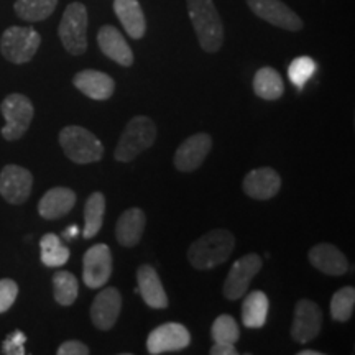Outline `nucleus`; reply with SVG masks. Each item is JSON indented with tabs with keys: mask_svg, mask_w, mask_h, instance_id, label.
Listing matches in <instances>:
<instances>
[{
	"mask_svg": "<svg viewBox=\"0 0 355 355\" xmlns=\"http://www.w3.org/2000/svg\"><path fill=\"white\" fill-rule=\"evenodd\" d=\"M114 10L128 37L133 40L145 37L146 20L139 0H114Z\"/></svg>",
	"mask_w": 355,
	"mask_h": 355,
	"instance_id": "5701e85b",
	"label": "nucleus"
},
{
	"mask_svg": "<svg viewBox=\"0 0 355 355\" xmlns=\"http://www.w3.org/2000/svg\"><path fill=\"white\" fill-rule=\"evenodd\" d=\"M308 257L314 268L331 277H340L349 270V261L345 255L332 243H318L311 248Z\"/></svg>",
	"mask_w": 355,
	"mask_h": 355,
	"instance_id": "aec40b11",
	"label": "nucleus"
},
{
	"mask_svg": "<svg viewBox=\"0 0 355 355\" xmlns=\"http://www.w3.org/2000/svg\"><path fill=\"white\" fill-rule=\"evenodd\" d=\"M76 204V193L64 186L48 189L38 202V214L46 220H56L69 214Z\"/></svg>",
	"mask_w": 355,
	"mask_h": 355,
	"instance_id": "a211bd4d",
	"label": "nucleus"
},
{
	"mask_svg": "<svg viewBox=\"0 0 355 355\" xmlns=\"http://www.w3.org/2000/svg\"><path fill=\"white\" fill-rule=\"evenodd\" d=\"M198 42L207 53H217L224 43V25L214 0H186Z\"/></svg>",
	"mask_w": 355,
	"mask_h": 355,
	"instance_id": "f03ea898",
	"label": "nucleus"
},
{
	"mask_svg": "<svg viewBox=\"0 0 355 355\" xmlns=\"http://www.w3.org/2000/svg\"><path fill=\"white\" fill-rule=\"evenodd\" d=\"M73 84L84 96L94 101L110 99L115 91V83L109 74L96 69H83L73 78Z\"/></svg>",
	"mask_w": 355,
	"mask_h": 355,
	"instance_id": "6ab92c4d",
	"label": "nucleus"
},
{
	"mask_svg": "<svg viewBox=\"0 0 355 355\" xmlns=\"http://www.w3.org/2000/svg\"><path fill=\"white\" fill-rule=\"evenodd\" d=\"M316 63H314L313 58L309 56H300L296 60L291 61L290 68H288V78L295 84L296 87H303L306 83L313 78V74L316 73Z\"/></svg>",
	"mask_w": 355,
	"mask_h": 355,
	"instance_id": "2f4dec72",
	"label": "nucleus"
},
{
	"mask_svg": "<svg viewBox=\"0 0 355 355\" xmlns=\"http://www.w3.org/2000/svg\"><path fill=\"white\" fill-rule=\"evenodd\" d=\"M97 44H99L101 51L117 64L123 66V68H128V66L133 64L132 48L128 46L123 35L115 26H101L99 32H97Z\"/></svg>",
	"mask_w": 355,
	"mask_h": 355,
	"instance_id": "f3484780",
	"label": "nucleus"
},
{
	"mask_svg": "<svg viewBox=\"0 0 355 355\" xmlns=\"http://www.w3.org/2000/svg\"><path fill=\"white\" fill-rule=\"evenodd\" d=\"M322 327V311L311 300H300L295 308L291 337L300 344H308L313 340Z\"/></svg>",
	"mask_w": 355,
	"mask_h": 355,
	"instance_id": "ddd939ff",
	"label": "nucleus"
},
{
	"mask_svg": "<svg viewBox=\"0 0 355 355\" xmlns=\"http://www.w3.org/2000/svg\"><path fill=\"white\" fill-rule=\"evenodd\" d=\"M212 340L217 344H235L241 339V329L235 319L229 314H220L216 318L211 329Z\"/></svg>",
	"mask_w": 355,
	"mask_h": 355,
	"instance_id": "7c9ffc66",
	"label": "nucleus"
},
{
	"mask_svg": "<svg viewBox=\"0 0 355 355\" xmlns=\"http://www.w3.org/2000/svg\"><path fill=\"white\" fill-rule=\"evenodd\" d=\"M89 347L79 340H66L58 349V355H87Z\"/></svg>",
	"mask_w": 355,
	"mask_h": 355,
	"instance_id": "f704fd0d",
	"label": "nucleus"
},
{
	"mask_svg": "<svg viewBox=\"0 0 355 355\" xmlns=\"http://www.w3.org/2000/svg\"><path fill=\"white\" fill-rule=\"evenodd\" d=\"M211 355H237L239 350L234 347V344H217L214 343L209 350Z\"/></svg>",
	"mask_w": 355,
	"mask_h": 355,
	"instance_id": "c9c22d12",
	"label": "nucleus"
},
{
	"mask_svg": "<svg viewBox=\"0 0 355 355\" xmlns=\"http://www.w3.org/2000/svg\"><path fill=\"white\" fill-rule=\"evenodd\" d=\"M212 148V139L209 133H196L186 139L178 146L175 153V166L178 171L191 173L198 170L207 158Z\"/></svg>",
	"mask_w": 355,
	"mask_h": 355,
	"instance_id": "4468645a",
	"label": "nucleus"
},
{
	"mask_svg": "<svg viewBox=\"0 0 355 355\" xmlns=\"http://www.w3.org/2000/svg\"><path fill=\"white\" fill-rule=\"evenodd\" d=\"M53 291H55V300L61 306H71L78 300L79 283L73 273L60 270L53 275Z\"/></svg>",
	"mask_w": 355,
	"mask_h": 355,
	"instance_id": "c85d7f7f",
	"label": "nucleus"
},
{
	"mask_svg": "<svg viewBox=\"0 0 355 355\" xmlns=\"http://www.w3.org/2000/svg\"><path fill=\"white\" fill-rule=\"evenodd\" d=\"M235 248V237L227 229H214L191 243L188 260L193 268L211 270L229 260Z\"/></svg>",
	"mask_w": 355,
	"mask_h": 355,
	"instance_id": "f257e3e1",
	"label": "nucleus"
},
{
	"mask_svg": "<svg viewBox=\"0 0 355 355\" xmlns=\"http://www.w3.org/2000/svg\"><path fill=\"white\" fill-rule=\"evenodd\" d=\"M26 336L21 331H13L6 337L2 343V354L6 355H24Z\"/></svg>",
	"mask_w": 355,
	"mask_h": 355,
	"instance_id": "72a5a7b5",
	"label": "nucleus"
},
{
	"mask_svg": "<svg viewBox=\"0 0 355 355\" xmlns=\"http://www.w3.org/2000/svg\"><path fill=\"white\" fill-rule=\"evenodd\" d=\"M76 234H78V225H71V227L64 230L63 237L64 239H73V237H76Z\"/></svg>",
	"mask_w": 355,
	"mask_h": 355,
	"instance_id": "e433bc0d",
	"label": "nucleus"
},
{
	"mask_svg": "<svg viewBox=\"0 0 355 355\" xmlns=\"http://www.w3.org/2000/svg\"><path fill=\"white\" fill-rule=\"evenodd\" d=\"M254 92L265 101L279 99L285 92V86H283V79L278 71L270 66L257 71L254 76Z\"/></svg>",
	"mask_w": 355,
	"mask_h": 355,
	"instance_id": "393cba45",
	"label": "nucleus"
},
{
	"mask_svg": "<svg viewBox=\"0 0 355 355\" xmlns=\"http://www.w3.org/2000/svg\"><path fill=\"white\" fill-rule=\"evenodd\" d=\"M58 0H17L15 13L25 21H43L56 10Z\"/></svg>",
	"mask_w": 355,
	"mask_h": 355,
	"instance_id": "bb28decb",
	"label": "nucleus"
},
{
	"mask_svg": "<svg viewBox=\"0 0 355 355\" xmlns=\"http://www.w3.org/2000/svg\"><path fill=\"white\" fill-rule=\"evenodd\" d=\"M146 225L145 212L139 207H130L119 217L115 224V237L122 247H135L141 241Z\"/></svg>",
	"mask_w": 355,
	"mask_h": 355,
	"instance_id": "4be33fe9",
	"label": "nucleus"
},
{
	"mask_svg": "<svg viewBox=\"0 0 355 355\" xmlns=\"http://www.w3.org/2000/svg\"><path fill=\"white\" fill-rule=\"evenodd\" d=\"M33 188V175L26 168L7 165L0 171V196L8 204H24Z\"/></svg>",
	"mask_w": 355,
	"mask_h": 355,
	"instance_id": "9b49d317",
	"label": "nucleus"
},
{
	"mask_svg": "<svg viewBox=\"0 0 355 355\" xmlns=\"http://www.w3.org/2000/svg\"><path fill=\"white\" fill-rule=\"evenodd\" d=\"M247 6L261 20L288 32H300L303 20L282 0H247Z\"/></svg>",
	"mask_w": 355,
	"mask_h": 355,
	"instance_id": "1a4fd4ad",
	"label": "nucleus"
},
{
	"mask_svg": "<svg viewBox=\"0 0 355 355\" xmlns=\"http://www.w3.org/2000/svg\"><path fill=\"white\" fill-rule=\"evenodd\" d=\"M261 268V259L257 254H248L241 257L230 268V272L224 283V296L229 301H235L245 295L252 279Z\"/></svg>",
	"mask_w": 355,
	"mask_h": 355,
	"instance_id": "9d476101",
	"label": "nucleus"
},
{
	"mask_svg": "<svg viewBox=\"0 0 355 355\" xmlns=\"http://www.w3.org/2000/svg\"><path fill=\"white\" fill-rule=\"evenodd\" d=\"M155 139H157L155 122L145 115H137L127 123L114 150V158L121 163L132 162L145 150H148L155 144Z\"/></svg>",
	"mask_w": 355,
	"mask_h": 355,
	"instance_id": "7ed1b4c3",
	"label": "nucleus"
},
{
	"mask_svg": "<svg viewBox=\"0 0 355 355\" xmlns=\"http://www.w3.org/2000/svg\"><path fill=\"white\" fill-rule=\"evenodd\" d=\"M112 277V252L105 243H96L83 257V279L87 288L99 290Z\"/></svg>",
	"mask_w": 355,
	"mask_h": 355,
	"instance_id": "6e6552de",
	"label": "nucleus"
},
{
	"mask_svg": "<svg viewBox=\"0 0 355 355\" xmlns=\"http://www.w3.org/2000/svg\"><path fill=\"white\" fill-rule=\"evenodd\" d=\"M64 50L79 56L87 50V8L81 2H73L66 7L58 28Z\"/></svg>",
	"mask_w": 355,
	"mask_h": 355,
	"instance_id": "39448f33",
	"label": "nucleus"
},
{
	"mask_svg": "<svg viewBox=\"0 0 355 355\" xmlns=\"http://www.w3.org/2000/svg\"><path fill=\"white\" fill-rule=\"evenodd\" d=\"M60 145L66 157L78 165L96 163L104 157V145L92 132L79 125H68L60 132Z\"/></svg>",
	"mask_w": 355,
	"mask_h": 355,
	"instance_id": "20e7f679",
	"label": "nucleus"
},
{
	"mask_svg": "<svg viewBox=\"0 0 355 355\" xmlns=\"http://www.w3.org/2000/svg\"><path fill=\"white\" fill-rule=\"evenodd\" d=\"M242 189L248 198L257 199V201H266L279 193L282 178L270 166L257 168L243 178Z\"/></svg>",
	"mask_w": 355,
	"mask_h": 355,
	"instance_id": "dca6fc26",
	"label": "nucleus"
},
{
	"mask_svg": "<svg viewBox=\"0 0 355 355\" xmlns=\"http://www.w3.org/2000/svg\"><path fill=\"white\" fill-rule=\"evenodd\" d=\"M270 301L263 291L248 293L242 304V322L248 329H259L266 322Z\"/></svg>",
	"mask_w": 355,
	"mask_h": 355,
	"instance_id": "b1692460",
	"label": "nucleus"
},
{
	"mask_svg": "<svg viewBox=\"0 0 355 355\" xmlns=\"http://www.w3.org/2000/svg\"><path fill=\"white\" fill-rule=\"evenodd\" d=\"M122 311V295L117 288H104L91 306V319L99 331H110Z\"/></svg>",
	"mask_w": 355,
	"mask_h": 355,
	"instance_id": "2eb2a0df",
	"label": "nucleus"
},
{
	"mask_svg": "<svg viewBox=\"0 0 355 355\" xmlns=\"http://www.w3.org/2000/svg\"><path fill=\"white\" fill-rule=\"evenodd\" d=\"M191 344V334L186 326L180 322H166L150 332L146 339V350L158 355L165 352H178Z\"/></svg>",
	"mask_w": 355,
	"mask_h": 355,
	"instance_id": "f8f14e48",
	"label": "nucleus"
},
{
	"mask_svg": "<svg viewBox=\"0 0 355 355\" xmlns=\"http://www.w3.org/2000/svg\"><path fill=\"white\" fill-rule=\"evenodd\" d=\"M42 37L30 26H8L0 38V53L13 64H24L37 55Z\"/></svg>",
	"mask_w": 355,
	"mask_h": 355,
	"instance_id": "423d86ee",
	"label": "nucleus"
},
{
	"mask_svg": "<svg viewBox=\"0 0 355 355\" xmlns=\"http://www.w3.org/2000/svg\"><path fill=\"white\" fill-rule=\"evenodd\" d=\"M137 282L141 298L145 304L153 309H165L168 306V296L165 288H163L162 279H159L157 270L152 265H140L137 270Z\"/></svg>",
	"mask_w": 355,
	"mask_h": 355,
	"instance_id": "412c9836",
	"label": "nucleus"
},
{
	"mask_svg": "<svg viewBox=\"0 0 355 355\" xmlns=\"http://www.w3.org/2000/svg\"><path fill=\"white\" fill-rule=\"evenodd\" d=\"M19 296V285L10 278L0 279V314L7 313Z\"/></svg>",
	"mask_w": 355,
	"mask_h": 355,
	"instance_id": "473e14b6",
	"label": "nucleus"
},
{
	"mask_svg": "<svg viewBox=\"0 0 355 355\" xmlns=\"http://www.w3.org/2000/svg\"><path fill=\"white\" fill-rule=\"evenodd\" d=\"M298 355H322V352H319V350H301Z\"/></svg>",
	"mask_w": 355,
	"mask_h": 355,
	"instance_id": "4c0bfd02",
	"label": "nucleus"
},
{
	"mask_svg": "<svg viewBox=\"0 0 355 355\" xmlns=\"http://www.w3.org/2000/svg\"><path fill=\"white\" fill-rule=\"evenodd\" d=\"M355 290L352 286H344L334 293L331 300V316L337 322H347L354 314Z\"/></svg>",
	"mask_w": 355,
	"mask_h": 355,
	"instance_id": "c756f323",
	"label": "nucleus"
},
{
	"mask_svg": "<svg viewBox=\"0 0 355 355\" xmlns=\"http://www.w3.org/2000/svg\"><path fill=\"white\" fill-rule=\"evenodd\" d=\"M42 247V261L50 268H60L69 260V248L61 243L56 234L43 235L40 241Z\"/></svg>",
	"mask_w": 355,
	"mask_h": 355,
	"instance_id": "cd10ccee",
	"label": "nucleus"
},
{
	"mask_svg": "<svg viewBox=\"0 0 355 355\" xmlns=\"http://www.w3.org/2000/svg\"><path fill=\"white\" fill-rule=\"evenodd\" d=\"M0 112L6 119L2 137L8 141L19 140L25 135L33 121L35 109L32 101L24 94H10L0 104Z\"/></svg>",
	"mask_w": 355,
	"mask_h": 355,
	"instance_id": "0eeeda50",
	"label": "nucleus"
},
{
	"mask_svg": "<svg viewBox=\"0 0 355 355\" xmlns=\"http://www.w3.org/2000/svg\"><path fill=\"white\" fill-rule=\"evenodd\" d=\"M105 216V198L104 194L96 191L87 198L84 206V239H92L99 234L102 229V222Z\"/></svg>",
	"mask_w": 355,
	"mask_h": 355,
	"instance_id": "a878e982",
	"label": "nucleus"
}]
</instances>
